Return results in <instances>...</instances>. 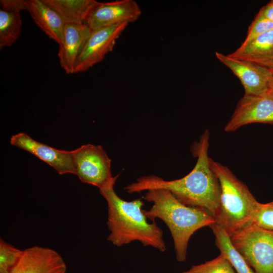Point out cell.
<instances>
[{
    "mask_svg": "<svg viewBox=\"0 0 273 273\" xmlns=\"http://www.w3.org/2000/svg\"><path fill=\"white\" fill-rule=\"evenodd\" d=\"M229 55L273 71V29L247 43H242L239 48Z\"/></svg>",
    "mask_w": 273,
    "mask_h": 273,
    "instance_id": "obj_15",
    "label": "cell"
},
{
    "mask_svg": "<svg viewBox=\"0 0 273 273\" xmlns=\"http://www.w3.org/2000/svg\"><path fill=\"white\" fill-rule=\"evenodd\" d=\"M144 199L153 203L149 210H143L148 219H161L168 228L172 237L176 258L186 260L189 240L199 229L216 223L207 212L186 206L168 190L154 189L147 191Z\"/></svg>",
    "mask_w": 273,
    "mask_h": 273,
    "instance_id": "obj_3",
    "label": "cell"
},
{
    "mask_svg": "<svg viewBox=\"0 0 273 273\" xmlns=\"http://www.w3.org/2000/svg\"><path fill=\"white\" fill-rule=\"evenodd\" d=\"M182 273H237L230 261L222 253L204 263L192 265Z\"/></svg>",
    "mask_w": 273,
    "mask_h": 273,
    "instance_id": "obj_19",
    "label": "cell"
},
{
    "mask_svg": "<svg viewBox=\"0 0 273 273\" xmlns=\"http://www.w3.org/2000/svg\"><path fill=\"white\" fill-rule=\"evenodd\" d=\"M91 31L86 24H65L63 41L59 45L58 56L60 64L66 73H74L76 61Z\"/></svg>",
    "mask_w": 273,
    "mask_h": 273,
    "instance_id": "obj_13",
    "label": "cell"
},
{
    "mask_svg": "<svg viewBox=\"0 0 273 273\" xmlns=\"http://www.w3.org/2000/svg\"><path fill=\"white\" fill-rule=\"evenodd\" d=\"M215 56L240 79L245 95L273 93V71L252 62L216 52Z\"/></svg>",
    "mask_w": 273,
    "mask_h": 273,
    "instance_id": "obj_7",
    "label": "cell"
},
{
    "mask_svg": "<svg viewBox=\"0 0 273 273\" xmlns=\"http://www.w3.org/2000/svg\"><path fill=\"white\" fill-rule=\"evenodd\" d=\"M23 250L0 240V273H10L19 261Z\"/></svg>",
    "mask_w": 273,
    "mask_h": 273,
    "instance_id": "obj_20",
    "label": "cell"
},
{
    "mask_svg": "<svg viewBox=\"0 0 273 273\" xmlns=\"http://www.w3.org/2000/svg\"><path fill=\"white\" fill-rule=\"evenodd\" d=\"M1 9L21 12L27 10V0H1Z\"/></svg>",
    "mask_w": 273,
    "mask_h": 273,
    "instance_id": "obj_23",
    "label": "cell"
},
{
    "mask_svg": "<svg viewBox=\"0 0 273 273\" xmlns=\"http://www.w3.org/2000/svg\"><path fill=\"white\" fill-rule=\"evenodd\" d=\"M254 123L273 124V93L244 95L238 102L224 130L232 132Z\"/></svg>",
    "mask_w": 273,
    "mask_h": 273,
    "instance_id": "obj_10",
    "label": "cell"
},
{
    "mask_svg": "<svg viewBox=\"0 0 273 273\" xmlns=\"http://www.w3.org/2000/svg\"><path fill=\"white\" fill-rule=\"evenodd\" d=\"M210 228L215 237V245L220 253L230 261L237 273H255L240 253L233 246L230 237L224 229L216 223Z\"/></svg>",
    "mask_w": 273,
    "mask_h": 273,
    "instance_id": "obj_17",
    "label": "cell"
},
{
    "mask_svg": "<svg viewBox=\"0 0 273 273\" xmlns=\"http://www.w3.org/2000/svg\"><path fill=\"white\" fill-rule=\"evenodd\" d=\"M230 239L255 273H273V231L251 224L234 233Z\"/></svg>",
    "mask_w": 273,
    "mask_h": 273,
    "instance_id": "obj_5",
    "label": "cell"
},
{
    "mask_svg": "<svg viewBox=\"0 0 273 273\" xmlns=\"http://www.w3.org/2000/svg\"><path fill=\"white\" fill-rule=\"evenodd\" d=\"M209 139L210 132L206 130L193 145L192 152L197 157V162L184 177L165 180L153 175L143 176L124 190L129 194L154 189L167 190L183 204L205 210L216 220L220 209L221 190L219 180L209 165Z\"/></svg>",
    "mask_w": 273,
    "mask_h": 273,
    "instance_id": "obj_1",
    "label": "cell"
},
{
    "mask_svg": "<svg viewBox=\"0 0 273 273\" xmlns=\"http://www.w3.org/2000/svg\"><path fill=\"white\" fill-rule=\"evenodd\" d=\"M22 25L20 12L0 9V48L10 47L19 38Z\"/></svg>",
    "mask_w": 273,
    "mask_h": 273,
    "instance_id": "obj_18",
    "label": "cell"
},
{
    "mask_svg": "<svg viewBox=\"0 0 273 273\" xmlns=\"http://www.w3.org/2000/svg\"><path fill=\"white\" fill-rule=\"evenodd\" d=\"M251 224L273 231V201L259 203Z\"/></svg>",
    "mask_w": 273,
    "mask_h": 273,
    "instance_id": "obj_21",
    "label": "cell"
},
{
    "mask_svg": "<svg viewBox=\"0 0 273 273\" xmlns=\"http://www.w3.org/2000/svg\"><path fill=\"white\" fill-rule=\"evenodd\" d=\"M114 180L100 189L108 205L107 224L110 232L107 240L117 247L138 241L144 246H151L161 252L166 250L163 231L155 221L149 222L141 199L126 201L115 193Z\"/></svg>",
    "mask_w": 273,
    "mask_h": 273,
    "instance_id": "obj_2",
    "label": "cell"
},
{
    "mask_svg": "<svg viewBox=\"0 0 273 273\" xmlns=\"http://www.w3.org/2000/svg\"><path fill=\"white\" fill-rule=\"evenodd\" d=\"M273 29V22L259 11L248 28L247 36L242 43H247L257 36Z\"/></svg>",
    "mask_w": 273,
    "mask_h": 273,
    "instance_id": "obj_22",
    "label": "cell"
},
{
    "mask_svg": "<svg viewBox=\"0 0 273 273\" xmlns=\"http://www.w3.org/2000/svg\"><path fill=\"white\" fill-rule=\"evenodd\" d=\"M61 17L65 24H85L95 0H43Z\"/></svg>",
    "mask_w": 273,
    "mask_h": 273,
    "instance_id": "obj_16",
    "label": "cell"
},
{
    "mask_svg": "<svg viewBox=\"0 0 273 273\" xmlns=\"http://www.w3.org/2000/svg\"><path fill=\"white\" fill-rule=\"evenodd\" d=\"M26 10L36 24L50 39L59 45L62 43L65 23L54 9L43 0H27Z\"/></svg>",
    "mask_w": 273,
    "mask_h": 273,
    "instance_id": "obj_14",
    "label": "cell"
},
{
    "mask_svg": "<svg viewBox=\"0 0 273 273\" xmlns=\"http://www.w3.org/2000/svg\"><path fill=\"white\" fill-rule=\"evenodd\" d=\"M76 174L81 182L101 189L116 180L113 176L111 160L100 145H83L72 151Z\"/></svg>",
    "mask_w": 273,
    "mask_h": 273,
    "instance_id": "obj_6",
    "label": "cell"
},
{
    "mask_svg": "<svg viewBox=\"0 0 273 273\" xmlns=\"http://www.w3.org/2000/svg\"><path fill=\"white\" fill-rule=\"evenodd\" d=\"M141 13L140 7L134 0L95 1L85 24L92 30L124 23L129 24L136 21Z\"/></svg>",
    "mask_w": 273,
    "mask_h": 273,
    "instance_id": "obj_9",
    "label": "cell"
},
{
    "mask_svg": "<svg viewBox=\"0 0 273 273\" xmlns=\"http://www.w3.org/2000/svg\"><path fill=\"white\" fill-rule=\"evenodd\" d=\"M66 269L63 258L57 251L35 246L23 250L10 273H65Z\"/></svg>",
    "mask_w": 273,
    "mask_h": 273,
    "instance_id": "obj_12",
    "label": "cell"
},
{
    "mask_svg": "<svg viewBox=\"0 0 273 273\" xmlns=\"http://www.w3.org/2000/svg\"><path fill=\"white\" fill-rule=\"evenodd\" d=\"M124 23L92 30L76 62L74 73L87 71L112 51L116 40L127 27Z\"/></svg>",
    "mask_w": 273,
    "mask_h": 273,
    "instance_id": "obj_8",
    "label": "cell"
},
{
    "mask_svg": "<svg viewBox=\"0 0 273 273\" xmlns=\"http://www.w3.org/2000/svg\"><path fill=\"white\" fill-rule=\"evenodd\" d=\"M209 165L220 186V204L216 223L231 237L252 224L259 202L247 186L226 166L209 158Z\"/></svg>",
    "mask_w": 273,
    "mask_h": 273,
    "instance_id": "obj_4",
    "label": "cell"
},
{
    "mask_svg": "<svg viewBox=\"0 0 273 273\" xmlns=\"http://www.w3.org/2000/svg\"><path fill=\"white\" fill-rule=\"evenodd\" d=\"M259 12L267 19L273 22V0L262 7Z\"/></svg>",
    "mask_w": 273,
    "mask_h": 273,
    "instance_id": "obj_24",
    "label": "cell"
},
{
    "mask_svg": "<svg viewBox=\"0 0 273 273\" xmlns=\"http://www.w3.org/2000/svg\"><path fill=\"white\" fill-rule=\"evenodd\" d=\"M10 143L34 155L52 166L60 174H75L72 151L55 149L36 141L24 132L12 135Z\"/></svg>",
    "mask_w": 273,
    "mask_h": 273,
    "instance_id": "obj_11",
    "label": "cell"
}]
</instances>
